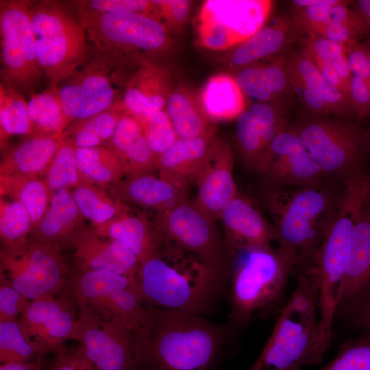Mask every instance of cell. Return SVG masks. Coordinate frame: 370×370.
I'll list each match as a JSON object with an SVG mask.
<instances>
[{"label":"cell","mask_w":370,"mask_h":370,"mask_svg":"<svg viewBox=\"0 0 370 370\" xmlns=\"http://www.w3.org/2000/svg\"><path fill=\"white\" fill-rule=\"evenodd\" d=\"M271 5L270 1H205L196 22L199 45L211 50L239 45L264 26Z\"/></svg>","instance_id":"obj_15"},{"label":"cell","mask_w":370,"mask_h":370,"mask_svg":"<svg viewBox=\"0 0 370 370\" xmlns=\"http://www.w3.org/2000/svg\"><path fill=\"white\" fill-rule=\"evenodd\" d=\"M75 8L100 12H132L144 14L160 21L158 6L147 0H86L75 1Z\"/></svg>","instance_id":"obj_44"},{"label":"cell","mask_w":370,"mask_h":370,"mask_svg":"<svg viewBox=\"0 0 370 370\" xmlns=\"http://www.w3.org/2000/svg\"><path fill=\"white\" fill-rule=\"evenodd\" d=\"M93 227L101 237L126 245L139 264L156 256L164 244L153 223L146 216L132 214L130 211Z\"/></svg>","instance_id":"obj_27"},{"label":"cell","mask_w":370,"mask_h":370,"mask_svg":"<svg viewBox=\"0 0 370 370\" xmlns=\"http://www.w3.org/2000/svg\"><path fill=\"white\" fill-rule=\"evenodd\" d=\"M30 301L0 273V322L18 321Z\"/></svg>","instance_id":"obj_47"},{"label":"cell","mask_w":370,"mask_h":370,"mask_svg":"<svg viewBox=\"0 0 370 370\" xmlns=\"http://www.w3.org/2000/svg\"><path fill=\"white\" fill-rule=\"evenodd\" d=\"M43 179L51 199L56 192L74 188L86 181L79 170L76 146L71 139L62 137L59 147Z\"/></svg>","instance_id":"obj_40"},{"label":"cell","mask_w":370,"mask_h":370,"mask_svg":"<svg viewBox=\"0 0 370 370\" xmlns=\"http://www.w3.org/2000/svg\"><path fill=\"white\" fill-rule=\"evenodd\" d=\"M137 119L151 149L158 158L178 139L165 109Z\"/></svg>","instance_id":"obj_43"},{"label":"cell","mask_w":370,"mask_h":370,"mask_svg":"<svg viewBox=\"0 0 370 370\" xmlns=\"http://www.w3.org/2000/svg\"><path fill=\"white\" fill-rule=\"evenodd\" d=\"M165 110L178 138H197L214 129L202 109L199 99L184 87L173 89Z\"/></svg>","instance_id":"obj_32"},{"label":"cell","mask_w":370,"mask_h":370,"mask_svg":"<svg viewBox=\"0 0 370 370\" xmlns=\"http://www.w3.org/2000/svg\"><path fill=\"white\" fill-rule=\"evenodd\" d=\"M214 128L193 138H178L158 158L159 176L186 191L205 166L216 140Z\"/></svg>","instance_id":"obj_24"},{"label":"cell","mask_w":370,"mask_h":370,"mask_svg":"<svg viewBox=\"0 0 370 370\" xmlns=\"http://www.w3.org/2000/svg\"><path fill=\"white\" fill-rule=\"evenodd\" d=\"M0 195L25 207L30 217L32 228L42 219L51 201L44 179L32 175H0Z\"/></svg>","instance_id":"obj_33"},{"label":"cell","mask_w":370,"mask_h":370,"mask_svg":"<svg viewBox=\"0 0 370 370\" xmlns=\"http://www.w3.org/2000/svg\"><path fill=\"white\" fill-rule=\"evenodd\" d=\"M106 190L129 206L134 205L156 212L186 199L185 190L151 173L126 175Z\"/></svg>","instance_id":"obj_25"},{"label":"cell","mask_w":370,"mask_h":370,"mask_svg":"<svg viewBox=\"0 0 370 370\" xmlns=\"http://www.w3.org/2000/svg\"><path fill=\"white\" fill-rule=\"evenodd\" d=\"M27 112V101L15 88L0 84V147L8 148L13 136L29 137L33 134Z\"/></svg>","instance_id":"obj_37"},{"label":"cell","mask_w":370,"mask_h":370,"mask_svg":"<svg viewBox=\"0 0 370 370\" xmlns=\"http://www.w3.org/2000/svg\"><path fill=\"white\" fill-rule=\"evenodd\" d=\"M86 224L71 191L62 189L53 195L47 212L32 229L29 240L61 251L69 249L73 236Z\"/></svg>","instance_id":"obj_26"},{"label":"cell","mask_w":370,"mask_h":370,"mask_svg":"<svg viewBox=\"0 0 370 370\" xmlns=\"http://www.w3.org/2000/svg\"><path fill=\"white\" fill-rule=\"evenodd\" d=\"M219 219L225 242L232 256L247 249L271 246L276 241L273 226L267 223L252 202L239 192L222 209Z\"/></svg>","instance_id":"obj_22"},{"label":"cell","mask_w":370,"mask_h":370,"mask_svg":"<svg viewBox=\"0 0 370 370\" xmlns=\"http://www.w3.org/2000/svg\"><path fill=\"white\" fill-rule=\"evenodd\" d=\"M369 45L358 42L352 46H349L347 57L353 76L370 83L367 60Z\"/></svg>","instance_id":"obj_54"},{"label":"cell","mask_w":370,"mask_h":370,"mask_svg":"<svg viewBox=\"0 0 370 370\" xmlns=\"http://www.w3.org/2000/svg\"><path fill=\"white\" fill-rule=\"evenodd\" d=\"M108 146L122 162L126 175L157 170L158 157L151 149L138 120L126 112Z\"/></svg>","instance_id":"obj_29"},{"label":"cell","mask_w":370,"mask_h":370,"mask_svg":"<svg viewBox=\"0 0 370 370\" xmlns=\"http://www.w3.org/2000/svg\"><path fill=\"white\" fill-rule=\"evenodd\" d=\"M38 356L23 336L18 321L0 322V362H27Z\"/></svg>","instance_id":"obj_42"},{"label":"cell","mask_w":370,"mask_h":370,"mask_svg":"<svg viewBox=\"0 0 370 370\" xmlns=\"http://www.w3.org/2000/svg\"><path fill=\"white\" fill-rule=\"evenodd\" d=\"M69 249L75 250L77 270L138 278L139 262L133 252L119 241L101 237L92 225L86 224L77 230Z\"/></svg>","instance_id":"obj_20"},{"label":"cell","mask_w":370,"mask_h":370,"mask_svg":"<svg viewBox=\"0 0 370 370\" xmlns=\"http://www.w3.org/2000/svg\"><path fill=\"white\" fill-rule=\"evenodd\" d=\"M0 273L30 300L60 294L69 280L61 251L31 240L18 254L0 251Z\"/></svg>","instance_id":"obj_16"},{"label":"cell","mask_w":370,"mask_h":370,"mask_svg":"<svg viewBox=\"0 0 370 370\" xmlns=\"http://www.w3.org/2000/svg\"><path fill=\"white\" fill-rule=\"evenodd\" d=\"M46 366L45 355H40L31 361L1 364L0 370H45Z\"/></svg>","instance_id":"obj_56"},{"label":"cell","mask_w":370,"mask_h":370,"mask_svg":"<svg viewBox=\"0 0 370 370\" xmlns=\"http://www.w3.org/2000/svg\"><path fill=\"white\" fill-rule=\"evenodd\" d=\"M95 49L126 64H140L171 43L167 27L152 17L132 12H100L75 8Z\"/></svg>","instance_id":"obj_8"},{"label":"cell","mask_w":370,"mask_h":370,"mask_svg":"<svg viewBox=\"0 0 370 370\" xmlns=\"http://www.w3.org/2000/svg\"><path fill=\"white\" fill-rule=\"evenodd\" d=\"M367 60H368V67H369V71L370 73V45H369V49H368Z\"/></svg>","instance_id":"obj_59"},{"label":"cell","mask_w":370,"mask_h":370,"mask_svg":"<svg viewBox=\"0 0 370 370\" xmlns=\"http://www.w3.org/2000/svg\"><path fill=\"white\" fill-rule=\"evenodd\" d=\"M77 320L71 299L46 295L31 300L18 321L26 341L38 355H45L72 339Z\"/></svg>","instance_id":"obj_17"},{"label":"cell","mask_w":370,"mask_h":370,"mask_svg":"<svg viewBox=\"0 0 370 370\" xmlns=\"http://www.w3.org/2000/svg\"><path fill=\"white\" fill-rule=\"evenodd\" d=\"M71 340L99 370H139L138 331L120 320L80 309Z\"/></svg>","instance_id":"obj_13"},{"label":"cell","mask_w":370,"mask_h":370,"mask_svg":"<svg viewBox=\"0 0 370 370\" xmlns=\"http://www.w3.org/2000/svg\"><path fill=\"white\" fill-rule=\"evenodd\" d=\"M76 157L82 177L103 188L126 175L122 162L108 146L76 147Z\"/></svg>","instance_id":"obj_35"},{"label":"cell","mask_w":370,"mask_h":370,"mask_svg":"<svg viewBox=\"0 0 370 370\" xmlns=\"http://www.w3.org/2000/svg\"><path fill=\"white\" fill-rule=\"evenodd\" d=\"M349 97L357 123L370 116V84L353 76Z\"/></svg>","instance_id":"obj_50"},{"label":"cell","mask_w":370,"mask_h":370,"mask_svg":"<svg viewBox=\"0 0 370 370\" xmlns=\"http://www.w3.org/2000/svg\"><path fill=\"white\" fill-rule=\"evenodd\" d=\"M291 127L325 176L345 182L362 172L370 137L358 123L309 115Z\"/></svg>","instance_id":"obj_9"},{"label":"cell","mask_w":370,"mask_h":370,"mask_svg":"<svg viewBox=\"0 0 370 370\" xmlns=\"http://www.w3.org/2000/svg\"><path fill=\"white\" fill-rule=\"evenodd\" d=\"M139 370H206L227 329L203 316L146 305Z\"/></svg>","instance_id":"obj_2"},{"label":"cell","mask_w":370,"mask_h":370,"mask_svg":"<svg viewBox=\"0 0 370 370\" xmlns=\"http://www.w3.org/2000/svg\"><path fill=\"white\" fill-rule=\"evenodd\" d=\"M369 154H370V143H369Z\"/></svg>","instance_id":"obj_60"},{"label":"cell","mask_w":370,"mask_h":370,"mask_svg":"<svg viewBox=\"0 0 370 370\" xmlns=\"http://www.w3.org/2000/svg\"><path fill=\"white\" fill-rule=\"evenodd\" d=\"M319 370H370V334L344 341L336 356Z\"/></svg>","instance_id":"obj_41"},{"label":"cell","mask_w":370,"mask_h":370,"mask_svg":"<svg viewBox=\"0 0 370 370\" xmlns=\"http://www.w3.org/2000/svg\"><path fill=\"white\" fill-rule=\"evenodd\" d=\"M127 65L96 50L87 64L58 85L66 129L73 122L95 116L121 101L129 75L124 72Z\"/></svg>","instance_id":"obj_10"},{"label":"cell","mask_w":370,"mask_h":370,"mask_svg":"<svg viewBox=\"0 0 370 370\" xmlns=\"http://www.w3.org/2000/svg\"><path fill=\"white\" fill-rule=\"evenodd\" d=\"M369 197L370 175L362 172L345 181L338 212L330 229L314 253L299 263L310 264L317 272L319 325L329 345L353 233Z\"/></svg>","instance_id":"obj_6"},{"label":"cell","mask_w":370,"mask_h":370,"mask_svg":"<svg viewBox=\"0 0 370 370\" xmlns=\"http://www.w3.org/2000/svg\"><path fill=\"white\" fill-rule=\"evenodd\" d=\"M241 260L231 261L229 269L232 329L247 326L256 317L280 313L288 299V278L293 273L295 256L279 247L247 249L239 251Z\"/></svg>","instance_id":"obj_4"},{"label":"cell","mask_w":370,"mask_h":370,"mask_svg":"<svg viewBox=\"0 0 370 370\" xmlns=\"http://www.w3.org/2000/svg\"><path fill=\"white\" fill-rule=\"evenodd\" d=\"M351 3L345 1L341 4L333 5L331 12V21L341 24L356 32L359 36L367 32L365 22L354 10L348 8Z\"/></svg>","instance_id":"obj_53"},{"label":"cell","mask_w":370,"mask_h":370,"mask_svg":"<svg viewBox=\"0 0 370 370\" xmlns=\"http://www.w3.org/2000/svg\"><path fill=\"white\" fill-rule=\"evenodd\" d=\"M341 197L323 183L269 190L265 194L276 241L295 256V264L309 258L320 246L335 219Z\"/></svg>","instance_id":"obj_5"},{"label":"cell","mask_w":370,"mask_h":370,"mask_svg":"<svg viewBox=\"0 0 370 370\" xmlns=\"http://www.w3.org/2000/svg\"><path fill=\"white\" fill-rule=\"evenodd\" d=\"M77 207L92 226L101 225L130 211L127 204L112 197L108 191L89 181H84L71 191Z\"/></svg>","instance_id":"obj_36"},{"label":"cell","mask_w":370,"mask_h":370,"mask_svg":"<svg viewBox=\"0 0 370 370\" xmlns=\"http://www.w3.org/2000/svg\"><path fill=\"white\" fill-rule=\"evenodd\" d=\"M231 147L216 139L210 157L199 173L195 204L212 221L219 218L225 205L238 193L234 178Z\"/></svg>","instance_id":"obj_21"},{"label":"cell","mask_w":370,"mask_h":370,"mask_svg":"<svg viewBox=\"0 0 370 370\" xmlns=\"http://www.w3.org/2000/svg\"><path fill=\"white\" fill-rule=\"evenodd\" d=\"M370 294V197L355 227L338 297L336 315L350 317Z\"/></svg>","instance_id":"obj_19"},{"label":"cell","mask_w":370,"mask_h":370,"mask_svg":"<svg viewBox=\"0 0 370 370\" xmlns=\"http://www.w3.org/2000/svg\"><path fill=\"white\" fill-rule=\"evenodd\" d=\"M243 93L258 102H276L268 90L262 70V64H252L239 69L232 75Z\"/></svg>","instance_id":"obj_45"},{"label":"cell","mask_w":370,"mask_h":370,"mask_svg":"<svg viewBox=\"0 0 370 370\" xmlns=\"http://www.w3.org/2000/svg\"><path fill=\"white\" fill-rule=\"evenodd\" d=\"M67 288L78 310L120 320L137 330L145 323L146 305L138 278L75 269Z\"/></svg>","instance_id":"obj_11"},{"label":"cell","mask_w":370,"mask_h":370,"mask_svg":"<svg viewBox=\"0 0 370 370\" xmlns=\"http://www.w3.org/2000/svg\"><path fill=\"white\" fill-rule=\"evenodd\" d=\"M171 74L151 60L138 64L126 80L121 103L126 112L140 119L164 110L172 92Z\"/></svg>","instance_id":"obj_23"},{"label":"cell","mask_w":370,"mask_h":370,"mask_svg":"<svg viewBox=\"0 0 370 370\" xmlns=\"http://www.w3.org/2000/svg\"><path fill=\"white\" fill-rule=\"evenodd\" d=\"M32 228L30 217L25 207L18 201L0 198L1 251L16 254L29 242Z\"/></svg>","instance_id":"obj_39"},{"label":"cell","mask_w":370,"mask_h":370,"mask_svg":"<svg viewBox=\"0 0 370 370\" xmlns=\"http://www.w3.org/2000/svg\"><path fill=\"white\" fill-rule=\"evenodd\" d=\"M125 112L121 101L95 116L73 122L61 136L71 139L76 147L108 146Z\"/></svg>","instance_id":"obj_34"},{"label":"cell","mask_w":370,"mask_h":370,"mask_svg":"<svg viewBox=\"0 0 370 370\" xmlns=\"http://www.w3.org/2000/svg\"><path fill=\"white\" fill-rule=\"evenodd\" d=\"M30 96L27 112L33 133L61 136L66 127L58 86L47 87L40 92L31 93Z\"/></svg>","instance_id":"obj_38"},{"label":"cell","mask_w":370,"mask_h":370,"mask_svg":"<svg viewBox=\"0 0 370 370\" xmlns=\"http://www.w3.org/2000/svg\"><path fill=\"white\" fill-rule=\"evenodd\" d=\"M153 225L164 243L190 253L211 266L227 271L232 260L214 222L187 199L156 212Z\"/></svg>","instance_id":"obj_14"},{"label":"cell","mask_w":370,"mask_h":370,"mask_svg":"<svg viewBox=\"0 0 370 370\" xmlns=\"http://www.w3.org/2000/svg\"><path fill=\"white\" fill-rule=\"evenodd\" d=\"M349 318L356 328L370 334V294Z\"/></svg>","instance_id":"obj_55"},{"label":"cell","mask_w":370,"mask_h":370,"mask_svg":"<svg viewBox=\"0 0 370 370\" xmlns=\"http://www.w3.org/2000/svg\"><path fill=\"white\" fill-rule=\"evenodd\" d=\"M85 356L79 346L69 347L63 345L47 364L45 370H81Z\"/></svg>","instance_id":"obj_52"},{"label":"cell","mask_w":370,"mask_h":370,"mask_svg":"<svg viewBox=\"0 0 370 370\" xmlns=\"http://www.w3.org/2000/svg\"><path fill=\"white\" fill-rule=\"evenodd\" d=\"M61 140L58 134H34L8 147L2 152L0 175L45 176Z\"/></svg>","instance_id":"obj_28"},{"label":"cell","mask_w":370,"mask_h":370,"mask_svg":"<svg viewBox=\"0 0 370 370\" xmlns=\"http://www.w3.org/2000/svg\"><path fill=\"white\" fill-rule=\"evenodd\" d=\"M31 1H0L1 83L34 92L45 76L29 18Z\"/></svg>","instance_id":"obj_12"},{"label":"cell","mask_w":370,"mask_h":370,"mask_svg":"<svg viewBox=\"0 0 370 370\" xmlns=\"http://www.w3.org/2000/svg\"><path fill=\"white\" fill-rule=\"evenodd\" d=\"M354 2V10L365 22L367 32H370V0H358Z\"/></svg>","instance_id":"obj_57"},{"label":"cell","mask_w":370,"mask_h":370,"mask_svg":"<svg viewBox=\"0 0 370 370\" xmlns=\"http://www.w3.org/2000/svg\"><path fill=\"white\" fill-rule=\"evenodd\" d=\"M161 21L175 29H180L188 20L192 2L186 0H154Z\"/></svg>","instance_id":"obj_49"},{"label":"cell","mask_w":370,"mask_h":370,"mask_svg":"<svg viewBox=\"0 0 370 370\" xmlns=\"http://www.w3.org/2000/svg\"><path fill=\"white\" fill-rule=\"evenodd\" d=\"M318 36L331 41L352 46L358 43L360 36L351 29L332 21L322 24L312 30L308 36Z\"/></svg>","instance_id":"obj_51"},{"label":"cell","mask_w":370,"mask_h":370,"mask_svg":"<svg viewBox=\"0 0 370 370\" xmlns=\"http://www.w3.org/2000/svg\"><path fill=\"white\" fill-rule=\"evenodd\" d=\"M345 1L343 0H294L291 1L292 5L304 7L312 4H329L335 5L341 4Z\"/></svg>","instance_id":"obj_58"},{"label":"cell","mask_w":370,"mask_h":370,"mask_svg":"<svg viewBox=\"0 0 370 370\" xmlns=\"http://www.w3.org/2000/svg\"><path fill=\"white\" fill-rule=\"evenodd\" d=\"M267 88L276 101L290 99L294 95L288 76L285 57L280 56L273 61L262 64Z\"/></svg>","instance_id":"obj_46"},{"label":"cell","mask_w":370,"mask_h":370,"mask_svg":"<svg viewBox=\"0 0 370 370\" xmlns=\"http://www.w3.org/2000/svg\"><path fill=\"white\" fill-rule=\"evenodd\" d=\"M297 286L279 313L261 354L249 370H297L319 364L330 345L317 317L319 280L310 266L295 269Z\"/></svg>","instance_id":"obj_3"},{"label":"cell","mask_w":370,"mask_h":370,"mask_svg":"<svg viewBox=\"0 0 370 370\" xmlns=\"http://www.w3.org/2000/svg\"><path fill=\"white\" fill-rule=\"evenodd\" d=\"M29 18L47 87L58 86L92 58L96 50L88 45V36L77 14L75 17L62 3L31 1Z\"/></svg>","instance_id":"obj_7"},{"label":"cell","mask_w":370,"mask_h":370,"mask_svg":"<svg viewBox=\"0 0 370 370\" xmlns=\"http://www.w3.org/2000/svg\"><path fill=\"white\" fill-rule=\"evenodd\" d=\"M348 47L321 36H308L305 40L302 49L312 60H321L332 64L336 57L347 53Z\"/></svg>","instance_id":"obj_48"},{"label":"cell","mask_w":370,"mask_h":370,"mask_svg":"<svg viewBox=\"0 0 370 370\" xmlns=\"http://www.w3.org/2000/svg\"><path fill=\"white\" fill-rule=\"evenodd\" d=\"M138 279L145 305L204 316L213 312L229 273L165 243L139 264Z\"/></svg>","instance_id":"obj_1"},{"label":"cell","mask_w":370,"mask_h":370,"mask_svg":"<svg viewBox=\"0 0 370 370\" xmlns=\"http://www.w3.org/2000/svg\"><path fill=\"white\" fill-rule=\"evenodd\" d=\"M260 174L267 180L269 190L317 186L325 177L289 125L272 140Z\"/></svg>","instance_id":"obj_18"},{"label":"cell","mask_w":370,"mask_h":370,"mask_svg":"<svg viewBox=\"0 0 370 370\" xmlns=\"http://www.w3.org/2000/svg\"><path fill=\"white\" fill-rule=\"evenodd\" d=\"M244 96L232 75L219 73L208 79L199 99L210 121H227L247 109Z\"/></svg>","instance_id":"obj_31"},{"label":"cell","mask_w":370,"mask_h":370,"mask_svg":"<svg viewBox=\"0 0 370 370\" xmlns=\"http://www.w3.org/2000/svg\"><path fill=\"white\" fill-rule=\"evenodd\" d=\"M295 29L293 21L285 16L273 24L263 26L232 50L229 57L230 66L236 71L280 53L295 40Z\"/></svg>","instance_id":"obj_30"}]
</instances>
